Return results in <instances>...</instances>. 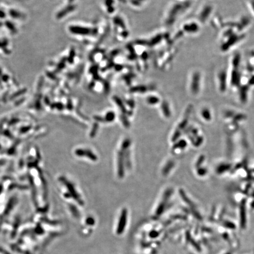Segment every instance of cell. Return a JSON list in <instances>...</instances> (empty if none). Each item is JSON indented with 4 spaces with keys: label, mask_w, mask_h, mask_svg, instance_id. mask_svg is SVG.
<instances>
[{
    "label": "cell",
    "mask_w": 254,
    "mask_h": 254,
    "mask_svg": "<svg viewBox=\"0 0 254 254\" xmlns=\"http://www.w3.org/2000/svg\"><path fill=\"white\" fill-rule=\"evenodd\" d=\"M147 102L149 104H156L159 102V99L156 97H149L147 98Z\"/></svg>",
    "instance_id": "cell-20"
},
{
    "label": "cell",
    "mask_w": 254,
    "mask_h": 254,
    "mask_svg": "<svg viewBox=\"0 0 254 254\" xmlns=\"http://www.w3.org/2000/svg\"><path fill=\"white\" fill-rule=\"evenodd\" d=\"M75 154L77 156H85L92 161H96L98 159L97 155L91 150L87 149H78L76 150Z\"/></svg>",
    "instance_id": "cell-8"
},
{
    "label": "cell",
    "mask_w": 254,
    "mask_h": 254,
    "mask_svg": "<svg viewBox=\"0 0 254 254\" xmlns=\"http://www.w3.org/2000/svg\"><path fill=\"white\" fill-rule=\"evenodd\" d=\"M115 113L114 112L110 111V112H108L107 113V114L106 115V116L104 117V119H105L106 122H111L115 119Z\"/></svg>",
    "instance_id": "cell-17"
},
{
    "label": "cell",
    "mask_w": 254,
    "mask_h": 254,
    "mask_svg": "<svg viewBox=\"0 0 254 254\" xmlns=\"http://www.w3.org/2000/svg\"><path fill=\"white\" fill-rule=\"evenodd\" d=\"M98 129V123L94 124L93 126H92V130L91 131L90 134V137L91 138H94L95 136V135H96V134L97 132Z\"/></svg>",
    "instance_id": "cell-19"
},
{
    "label": "cell",
    "mask_w": 254,
    "mask_h": 254,
    "mask_svg": "<svg viewBox=\"0 0 254 254\" xmlns=\"http://www.w3.org/2000/svg\"><path fill=\"white\" fill-rule=\"evenodd\" d=\"M201 116L202 119L207 122H210L213 119V114L211 111L207 107H204L201 109Z\"/></svg>",
    "instance_id": "cell-10"
},
{
    "label": "cell",
    "mask_w": 254,
    "mask_h": 254,
    "mask_svg": "<svg viewBox=\"0 0 254 254\" xmlns=\"http://www.w3.org/2000/svg\"><path fill=\"white\" fill-rule=\"evenodd\" d=\"M187 145V143L185 140H181L179 141H178L175 145H174L172 148V150H176L178 149H184Z\"/></svg>",
    "instance_id": "cell-15"
},
{
    "label": "cell",
    "mask_w": 254,
    "mask_h": 254,
    "mask_svg": "<svg viewBox=\"0 0 254 254\" xmlns=\"http://www.w3.org/2000/svg\"><path fill=\"white\" fill-rule=\"evenodd\" d=\"M216 173L218 175H223V174L231 171L232 169L231 165L228 162H221L216 167Z\"/></svg>",
    "instance_id": "cell-9"
},
{
    "label": "cell",
    "mask_w": 254,
    "mask_h": 254,
    "mask_svg": "<svg viewBox=\"0 0 254 254\" xmlns=\"http://www.w3.org/2000/svg\"><path fill=\"white\" fill-rule=\"evenodd\" d=\"M72 31L76 34L81 35H87L90 32V30L89 29L81 27H74L72 28Z\"/></svg>",
    "instance_id": "cell-12"
},
{
    "label": "cell",
    "mask_w": 254,
    "mask_h": 254,
    "mask_svg": "<svg viewBox=\"0 0 254 254\" xmlns=\"http://www.w3.org/2000/svg\"><path fill=\"white\" fill-rule=\"evenodd\" d=\"M146 91V88L144 87H135L134 89H133L132 91L134 92H144Z\"/></svg>",
    "instance_id": "cell-22"
},
{
    "label": "cell",
    "mask_w": 254,
    "mask_h": 254,
    "mask_svg": "<svg viewBox=\"0 0 254 254\" xmlns=\"http://www.w3.org/2000/svg\"><path fill=\"white\" fill-rule=\"evenodd\" d=\"M172 193H173V190L171 188H168L164 192V194L163 195V199H162L161 203L159 205V206L157 208V210H156V214H157L159 215V214L162 213V212L164 210L165 206L168 200L169 199V198L171 197V195L172 194Z\"/></svg>",
    "instance_id": "cell-7"
},
{
    "label": "cell",
    "mask_w": 254,
    "mask_h": 254,
    "mask_svg": "<svg viewBox=\"0 0 254 254\" xmlns=\"http://www.w3.org/2000/svg\"><path fill=\"white\" fill-rule=\"evenodd\" d=\"M130 145H131V140L128 138H127L123 141V142L121 144V150L123 152H125L127 150L129 149Z\"/></svg>",
    "instance_id": "cell-16"
},
{
    "label": "cell",
    "mask_w": 254,
    "mask_h": 254,
    "mask_svg": "<svg viewBox=\"0 0 254 254\" xmlns=\"http://www.w3.org/2000/svg\"><path fill=\"white\" fill-rule=\"evenodd\" d=\"M190 134H189V139L192 145L195 147H199L204 143L203 134H200L199 130L192 127H189L188 128Z\"/></svg>",
    "instance_id": "cell-2"
},
{
    "label": "cell",
    "mask_w": 254,
    "mask_h": 254,
    "mask_svg": "<svg viewBox=\"0 0 254 254\" xmlns=\"http://www.w3.org/2000/svg\"><path fill=\"white\" fill-rule=\"evenodd\" d=\"M205 156L204 155H201L195 163L196 172L199 177H204L208 174V169L205 165Z\"/></svg>",
    "instance_id": "cell-3"
},
{
    "label": "cell",
    "mask_w": 254,
    "mask_h": 254,
    "mask_svg": "<svg viewBox=\"0 0 254 254\" xmlns=\"http://www.w3.org/2000/svg\"><path fill=\"white\" fill-rule=\"evenodd\" d=\"M124 152L120 149L118 152V175L120 178H123L124 176Z\"/></svg>",
    "instance_id": "cell-6"
},
{
    "label": "cell",
    "mask_w": 254,
    "mask_h": 254,
    "mask_svg": "<svg viewBox=\"0 0 254 254\" xmlns=\"http://www.w3.org/2000/svg\"><path fill=\"white\" fill-rule=\"evenodd\" d=\"M190 113H191V108H188V109H187V111L185 114L184 118L180 123V124L178 126V128L176 129V130L175 131V132L172 135V142H175L180 137L182 134V131L185 128L186 126L188 124Z\"/></svg>",
    "instance_id": "cell-4"
},
{
    "label": "cell",
    "mask_w": 254,
    "mask_h": 254,
    "mask_svg": "<svg viewBox=\"0 0 254 254\" xmlns=\"http://www.w3.org/2000/svg\"><path fill=\"white\" fill-rule=\"evenodd\" d=\"M94 118V119H95L97 122H106V121H105V119H104V118L101 117V116H95Z\"/></svg>",
    "instance_id": "cell-23"
},
{
    "label": "cell",
    "mask_w": 254,
    "mask_h": 254,
    "mask_svg": "<svg viewBox=\"0 0 254 254\" xmlns=\"http://www.w3.org/2000/svg\"><path fill=\"white\" fill-rule=\"evenodd\" d=\"M121 119L122 121V122L123 124V125H124V127L125 128H129L130 124L129 122V121L128 120L127 118L126 117V116L125 115H122V116H121Z\"/></svg>",
    "instance_id": "cell-21"
},
{
    "label": "cell",
    "mask_w": 254,
    "mask_h": 254,
    "mask_svg": "<svg viewBox=\"0 0 254 254\" xmlns=\"http://www.w3.org/2000/svg\"><path fill=\"white\" fill-rule=\"evenodd\" d=\"M114 101H115V103L116 104V105L119 107V108L121 110L123 114H125V112H126V109H125L124 105L123 104V103H122V101H121V100L119 98H117V97H115L114 98Z\"/></svg>",
    "instance_id": "cell-18"
},
{
    "label": "cell",
    "mask_w": 254,
    "mask_h": 254,
    "mask_svg": "<svg viewBox=\"0 0 254 254\" xmlns=\"http://www.w3.org/2000/svg\"><path fill=\"white\" fill-rule=\"evenodd\" d=\"M223 118L225 120L226 130L229 132H232L237 130V128L247 119L246 115L237 111L228 109L225 111L223 113Z\"/></svg>",
    "instance_id": "cell-1"
},
{
    "label": "cell",
    "mask_w": 254,
    "mask_h": 254,
    "mask_svg": "<svg viewBox=\"0 0 254 254\" xmlns=\"http://www.w3.org/2000/svg\"><path fill=\"white\" fill-rule=\"evenodd\" d=\"M161 107H162V111L163 112L164 115L167 118L170 117L171 116V111L170 109L168 103L165 101L163 102Z\"/></svg>",
    "instance_id": "cell-14"
},
{
    "label": "cell",
    "mask_w": 254,
    "mask_h": 254,
    "mask_svg": "<svg viewBox=\"0 0 254 254\" xmlns=\"http://www.w3.org/2000/svg\"><path fill=\"white\" fill-rule=\"evenodd\" d=\"M175 163L172 161H169L168 162L165 164L164 167L163 168L162 173L164 176H167L168 175L170 172L171 171L172 168L174 167Z\"/></svg>",
    "instance_id": "cell-11"
},
{
    "label": "cell",
    "mask_w": 254,
    "mask_h": 254,
    "mask_svg": "<svg viewBox=\"0 0 254 254\" xmlns=\"http://www.w3.org/2000/svg\"><path fill=\"white\" fill-rule=\"evenodd\" d=\"M198 26L197 24L193 23L192 24L190 25H186L184 27V29L185 31H186L187 32H190V33H196L197 31H198Z\"/></svg>",
    "instance_id": "cell-13"
},
{
    "label": "cell",
    "mask_w": 254,
    "mask_h": 254,
    "mask_svg": "<svg viewBox=\"0 0 254 254\" xmlns=\"http://www.w3.org/2000/svg\"><path fill=\"white\" fill-rule=\"evenodd\" d=\"M201 82V75L199 72H195L194 73L192 77V82L191 89L192 92L194 95H197L200 91Z\"/></svg>",
    "instance_id": "cell-5"
}]
</instances>
